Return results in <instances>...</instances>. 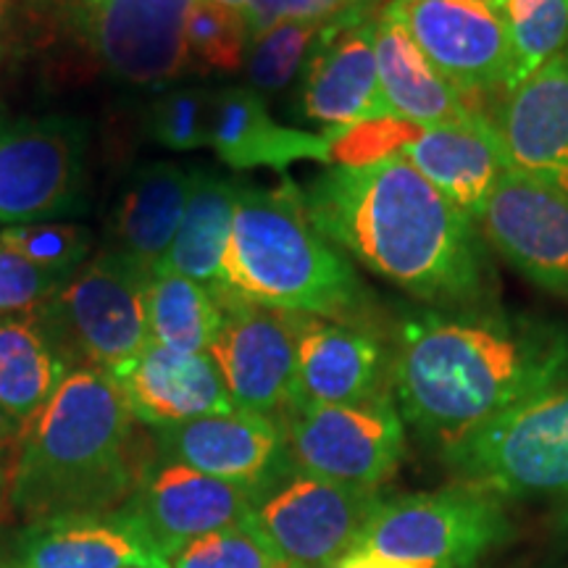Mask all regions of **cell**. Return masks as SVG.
Segmentation results:
<instances>
[{
	"instance_id": "cell-1",
	"label": "cell",
	"mask_w": 568,
	"mask_h": 568,
	"mask_svg": "<svg viewBox=\"0 0 568 568\" xmlns=\"http://www.w3.org/2000/svg\"><path fill=\"white\" fill-rule=\"evenodd\" d=\"M397 410L439 450L568 385V326L493 308H426L397 326Z\"/></svg>"
},
{
	"instance_id": "cell-2",
	"label": "cell",
	"mask_w": 568,
	"mask_h": 568,
	"mask_svg": "<svg viewBox=\"0 0 568 568\" xmlns=\"http://www.w3.org/2000/svg\"><path fill=\"white\" fill-rule=\"evenodd\" d=\"M301 193L311 222L329 243L429 308H477L493 295L477 222L400 151L337 163Z\"/></svg>"
},
{
	"instance_id": "cell-3",
	"label": "cell",
	"mask_w": 568,
	"mask_h": 568,
	"mask_svg": "<svg viewBox=\"0 0 568 568\" xmlns=\"http://www.w3.org/2000/svg\"><path fill=\"white\" fill-rule=\"evenodd\" d=\"M148 466L134 447V416L116 382L98 368H74L24 429L9 503L24 524L113 514Z\"/></svg>"
},
{
	"instance_id": "cell-4",
	"label": "cell",
	"mask_w": 568,
	"mask_h": 568,
	"mask_svg": "<svg viewBox=\"0 0 568 568\" xmlns=\"http://www.w3.org/2000/svg\"><path fill=\"white\" fill-rule=\"evenodd\" d=\"M222 301H247L293 314L355 324L372 314V295L351 261L316 230L301 187L240 184L222 280Z\"/></svg>"
},
{
	"instance_id": "cell-5",
	"label": "cell",
	"mask_w": 568,
	"mask_h": 568,
	"mask_svg": "<svg viewBox=\"0 0 568 568\" xmlns=\"http://www.w3.org/2000/svg\"><path fill=\"white\" fill-rule=\"evenodd\" d=\"M151 268L105 247L34 311L71 366L113 376L151 345Z\"/></svg>"
},
{
	"instance_id": "cell-6",
	"label": "cell",
	"mask_w": 568,
	"mask_h": 568,
	"mask_svg": "<svg viewBox=\"0 0 568 568\" xmlns=\"http://www.w3.org/2000/svg\"><path fill=\"white\" fill-rule=\"evenodd\" d=\"M508 537L500 497L460 481L382 500L358 548L410 568H471Z\"/></svg>"
},
{
	"instance_id": "cell-7",
	"label": "cell",
	"mask_w": 568,
	"mask_h": 568,
	"mask_svg": "<svg viewBox=\"0 0 568 568\" xmlns=\"http://www.w3.org/2000/svg\"><path fill=\"white\" fill-rule=\"evenodd\" d=\"M466 485L497 497L568 489V385L524 403L443 453Z\"/></svg>"
},
{
	"instance_id": "cell-8",
	"label": "cell",
	"mask_w": 568,
	"mask_h": 568,
	"mask_svg": "<svg viewBox=\"0 0 568 568\" xmlns=\"http://www.w3.org/2000/svg\"><path fill=\"white\" fill-rule=\"evenodd\" d=\"M382 497L287 468L255 497L251 521L282 566L335 568L358 548Z\"/></svg>"
},
{
	"instance_id": "cell-9",
	"label": "cell",
	"mask_w": 568,
	"mask_h": 568,
	"mask_svg": "<svg viewBox=\"0 0 568 568\" xmlns=\"http://www.w3.org/2000/svg\"><path fill=\"white\" fill-rule=\"evenodd\" d=\"M88 126L74 116L0 119V224L53 222L88 209Z\"/></svg>"
},
{
	"instance_id": "cell-10",
	"label": "cell",
	"mask_w": 568,
	"mask_h": 568,
	"mask_svg": "<svg viewBox=\"0 0 568 568\" xmlns=\"http://www.w3.org/2000/svg\"><path fill=\"white\" fill-rule=\"evenodd\" d=\"M280 422L297 471L339 485L376 489L406 450V422L387 389L347 406H293Z\"/></svg>"
},
{
	"instance_id": "cell-11",
	"label": "cell",
	"mask_w": 568,
	"mask_h": 568,
	"mask_svg": "<svg viewBox=\"0 0 568 568\" xmlns=\"http://www.w3.org/2000/svg\"><path fill=\"white\" fill-rule=\"evenodd\" d=\"M71 30L116 82L163 88L190 71L184 27L195 0H63Z\"/></svg>"
},
{
	"instance_id": "cell-12",
	"label": "cell",
	"mask_w": 568,
	"mask_h": 568,
	"mask_svg": "<svg viewBox=\"0 0 568 568\" xmlns=\"http://www.w3.org/2000/svg\"><path fill=\"white\" fill-rule=\"evenodd\" d=\"M382 11L471 101L516 88L514 51L493 0H387Z\"/></svg>"
},
{
	"instance_id": "cell-13",
	"label": "cell",
	"mask_w": 568,
	"mask_h": 568,
	"mask_svg": "<svg viewBox=\"0 0 568 568\" xmlns=\"http://www.w3.org/2000/svg\"><path fill=\"white\" fill-rule=\"evenodd\" d=\"M258 493L159 458L148 466L119 514L155 556L172 564L193 539L247 521Z\"/></svg>"
},
{
	"instance_id": "cell-14",
	"label": "cell",
	"mask_w": 568,
	"mask_h": 568,
	"mask_svg": "<svg viewBox=\"0 0 568 568\" xmlns=\"http://www.w3.org/2000/svg\"><path fill=\"white\" fill-rule=\"evenodd\" d=\"M222 326L209 347L234 408L282 418L295 393L303 314L247 301H222Z\"/></svg>"
},
{
	"instance_id": "cell-15",
	"label": "cell",
	"mask_w": 568,
	"mask_h": 568,
	"mask_svg": "<svg viewBox=\"0 0 568 568\" xmlns=\"http://www.w3.org/2000/svg\"><path fill=\"white\" fill-rule=\"evenodd\" d=\"M479 232L518 274L568 295V197L510 166L487 197Z\"/></svg>"
},
{
	"instance_id": "cell-16",
	"label": "cell",
	"mask_w": 568,
	"mask_h": 568,
	"mask_svg": "<svg viewBox=\"0 0 568 568\" xmlns=\"http://www.w3.org/2000/svg\"><path fill=\"white\" fill-rule=\"evenodd\" d=\"M159 458L209 477L264 489L293 468L280 418L230 410L155 429Z\"/></svg>"
},
{
	"instance_id": "cell-17",
	"label": "cell",
	"mask_w": 568,
	"mask_h": 568,
	"mask_svg": "<svg viewBox=\"0 0 568 568\" xmlns=\"http://www.w3.org/2000/svg\"><path fill=\"white\" fill-rule=\"evenodd\" d=\"M374 30L376 13L322 27L301 71V109L308 122L347 130L393 119L379 88Z\"/></svg>"
},
{
	"instance_id": "cell-18",
	"label": "cell",
	"mask_w": 568,
	"mask_h": 568,
	"mask_svg": "<svg viewBox=\"0 0 568 568\" xmlns=\"http://www.w3.org/2000/svg\"><path fill=\"white\" fill-rule=\"evenodd\" d=\"M0 568H172V564L155 556L130 521L113 510L27 521L0 537Z\"/></svg>"
},
{
	"instance_id": "cell-19",
	"label": "cell",
	"mask_w": 568,
	"mask_h": 568,
	"mask_svg": "<svg viewBox=\"0 0 568 568\" xmlns=\"http://www.w3.org/2000/svg\"><path fill=\"white\" fill-rule=\"evenodd\" d=\"M495 126L510 166L568 197V53L518 82Z\"/></svg>"
},
{
	"instance_id": "cell-20",
	"label": "cell",
	"mask_w": 568,
	"mask_h": 568,
	"mask_svg": "<svg viewBox=\"0 0 568 568\" xmlns=\"http://www.w3.org/2000/svg\"><path fill=\"white\" fill-rule=\"evenodd\" d=\"M387 353L366 326L305 316L297 332L293 406H347L382 393Z\"/></svg>"
},
{
	"instance_id": "cell-21",
	"label": "cell",
	"mask_w": 568,
	"mask_h": 568,
	"mask_svg": "<svg viewBox=\"0 0 568 568\" xmlns=\"http://www.w3.org/2000/svg\"><path fill=\"white\" fill-rule=\"evenodd\" d=\"M111 379L130 414L153 429L237 410L211 353H176L151 343Z\"/></svg>"
},
{
	"instance_id": "cell-22",
	"label": "cell",
	"mask_w": 568,
	"mask_h": 568,
	"mask_svg": "<svg viewBox=\"0 0 568 568\" xmlns=\"http://www.w3.org/2000/svg\"><path fill=\"white\" fill-rule=\"evenodd\" d=\"M408 163L471 222H479L487 197L510 169V159L493 119L418 130L400 148Z\"/></svg>"
},
{
	"instance_id": "cell-23",
	"label": "cell",
	"mask_w": 568,
	"mask_h": 568,
	"mask_svg": "<svg viewBox=\"0 0 568 568\" xmlns=\"http://www.w3.org/2000/svg\"><path fill=\"white\" fill-rule=\"evenodd\" d=\"M374 51L382 98L397 122L432 130L479 116L477 103L453 88L418 51L408 32L382 9L376 13Z\"/></svg>"
},
{
	"instance_id": "cell-24",
	"label": "cell",
	"mask_w": 568,
	"mask_h": 568,
	"mask_svg": "<svg viewBox=\"0 0 568 568\" xmlns=\"http://www.w3.org/2000/svg\"><path fill=\"white\" fill-rule=\"evenodd\" d=\"M211 148L232 169H287L301 159L329 163V134L276 124L266 98L251 88L216 90Z\"/></svg>"
},
{
	"instance_id": "cell-25",
	"label": "cell",
	"mask_w": 568,
	"mask_h": 568,
	"mask_svg": "<svg viewBox=\"0 0 568 568\" xmlns=\"http://www.w3.org/2000/svg\"><path fill=\"white\" fill-rule=\"evenodd\" d=\"M193 190V169L172 161L145 163L126 180L109 234L111 251H119L155 272L172 247Z\"/></svg>"
},
{
	"instance_id": "cell-26",
	"label": "cell",
	"mask_w": 568,
	"mask_h": 568,
	"mask_svg": "<svg viewBox=\"0 0 568 568\" xmlns=\"http://www.w3.org/2000/svg\"><path fill=\"white\" fill-rule=\"evenodd\" d=\"M71 372L38 311L0 316V416L13 429L24 435Z\"/></svg>"
},
{
	"instance_id": "cell-27",
	"label": "cell",
	"mask_w": 568,
	"mask_h": 568,
	"mask_svg": "<svg viewBox=\"0 0 568 568\" xmlns=\"http://www.w3.org/2000/svg\"><path fill=\"white\" fill-rule=\"evenodd\" d=\"M240 184L222 174L193 169V190L176 237L155 272H174L201 282L211 293L222 280ZM153 272V274H155Z\"/></svg>"
},
{
	"instance_id": "cell-28",
	"label": "cell",
	"mask_w": 568,
	"mask_h": 568,
	"mask_svg": "<svg viewBox=\"0 0 568 568\" xmlns=\"http://www.w3.org/2000/svg\"><path fill=\"white\" fill-rule=\"evenodd\" d=\"M222 326V305L201 282L174 272H155L148 284L151 343L176 353H209Z\"/></svg>"
},
{
	"instance_id": "cell-29",
	"label": "cell",
	"mask_w": 568,
	"mask_h": 568,
	"mask_svg": "<svg viewBox=\"0 0 568 568\" xmlns=\"http://www.w3.org/2000/svg\"><path fill=\"white\" fill-rule=\"evenodd\" d=\"M514 51L516 84L568 53V0H493Z\"/></svg>"
},
{
	"instance_id": "cell-30",
	"label": "cell",
	"mask_w": 568,
	"mask_h": 568,
	"mask_svg": "<svg viewBox=\"0 0 568 568\" xmlns=\"http://www.w3.org/2000/svg\"><path fill=\"white\" fill-rule=\"evenodd\" d=\"M318 32L322 27L308 21H282L264 32L251 34L245 51L247 88L264 98L293 84L295 77H301Z\"/></svg>"
},
{
	"instance_id": "cell-31",
	"label": "cell",
	"mask_w": 568,
	"mask_h": 568,
	"mask_svg": "<svg viewBox=\"0 0 568 568\" xmlns=\"http://www.w3.org/2000/svg\"><path fill=\"white\" fill-rule=\"evenodd\" d=\"M193 74H234L245 67L247 30L243 19L216 0H195L184 27Z\"/></svg>"
},
{
	"instance_id": "cell-32",
	"label": "cell",
	"mask_w": 568,
	"mask_h": 568,
	"mask_svg": "<svg viewBox=\"0 0 568 568\" xmlns=\"http://www.w3.org/2000/svg\"><path fill=\"white\" fill-rule=\"evenodd\" d=\"M213 95L211 88H172L155 95L148 105L145 126L155 145L169 151H197L211 148L213 122Z\"/></svg>"
},
{
	"instance_id": "cell-33",
	"label": "cell",
	"mask_w": 568,
	"mask_h": 568,
	"mask_svg": "<svg viewBox=\"0 0 568 568\" xmlns=\"http://www.w3.org/2000/svg\"><path fill=\"white\" fill-rule=\"evenodd\" d=\"M0 245L45 272L74 276L92 251V232L80 224H13L0 230Z\"/></svg>"
},
{
	"instance_id": "cell-34",
	"label": "cell",
	"mask_w": 568,
	"mask_h": 568,
	"mask_svg": "<svg viewBox=\"0 0 568 568\" xmlns=\"http://www.w3.org/2000/svg\"><path fill=\"white\" fill-rule=\"evenodd\" d=\"M243 19L247 38L282 24V21H308V24H335L347 19H366L379 13L382 0H216Z\"/></svg>"
},
{
	"instance_id": "cell-35",
	"label": "cell",
	"mask_w": 568,
	"mask_h": 568,
	"mask_svg": "<svg viewBox=\"0 0 568 568\" xmlns=\"http://www.w3.org/2000/svg\"><path fill=\"white\" fill-rule=\"evenodd\" d=\"M282 566L268 539L247 521L234 524L193 539L180 556L172 560V568H276Z\"/></svg>"
},
{
	"instance_id": "cell-36",
	"label": "cell",
	"mask_w": 568,
	"mask_h": 568,
	"mask_svg": "<svg viewBox=\"0 0 568 568\" xmlns=\"http://www.w3.org/2000/svg\"><path fill=\"white\" fill-rule=\"evenodd\" d=\"M69 280L71 276L45 272L0 245V316L40 308Z\"/></svg>"
},
{
	"instance_id": "cell-37",
	"label": "cell",
	"mask_w": 568,
	"mask_h": 568,
	"mask_svg": "<svg viewBox=\"0 0 568 568\" xmlns=\"http://www.w3.org/2000/svg\"><path fill=\"white\" fill-rule=\"evenodd\" d=\"M335 568H410L397 564V560H389L385 556H376L372 550H353L351 556H345Z\"/></svg>"
},
{
	"instance_id": "cell-38",
	"label": "cell",
	"mask_w": 568,
	"mask_h": 568,
	"mask_svg": "<svg viewBox=\"0 0 568 568\" xmlns=\"http://www.w3.org/2000/svg\"><path fill=\"white\" fill-rule=\"evenodd\" d=\"M564 524L568 527V510H566V516H564Z\"/></svg>"
},
{
	"instance_id": "cell-39",
	"label": "cell",
	"mask_w": 568,
	"mask_h": 568,
	"mask_svg": "<svg viewBox=\"0 0 568 568\" xmlns=\"http://www.w3.org/2000/svg\"><path fill=\"white\" fill-rule=\"evenodd\" d=\"M276 568H290V566H276Z\"/></svg>"
}]
</instances>
